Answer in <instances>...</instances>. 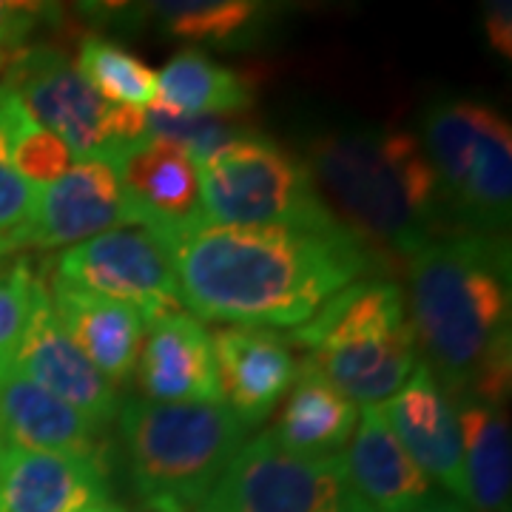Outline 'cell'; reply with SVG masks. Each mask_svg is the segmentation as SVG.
Masks as SVG:
<instances>
[{
  "label": "cell",
  "instance_id": "2",
  "mask_svg": "<svg viewBox=\"0 0 512 512\" xmlns=\"http://www.w3.org/2000/svg\"><path fill=\"white\" fill-rule=\"evenodd\" d=\"M410 328L424 365L456 402L510 396V245L453 231L407 256Z\"/></svg>",
  "mask_w": 512,
  "mask_h": 512
},
{
  "label": "cell",
  "instance_id": "7",
  "mask_svg": "<svg viewBox=\"0 0 512 512\" xmlns=\"http://www.w3.org/2000/svg\"><path fill=\"white\" fill-rule=\"evenodd\" d=\"M194 168L200 180V217L208 225H342L308 163L259 131L220 148Z\"/></svg>",
  "mask_w": 512,
  "mask_h": 512
},
{
  "label": "cell",
  "instance_id": "23",
  "mask_svg": "<svg viewBox=\"0 0 512 512\" xmlns=\"http://www.w3.org/2000/svg\"><path fill=\"white\" fill-rule=\"evenodd\" d=\"M177 114H208L228 117L254 106L251 83L234 69L217 63L214 57L202 55L197 49L177 52L157 74V100Z\"/></svg>",
  "mask_w": 512,
  "mask_h": 512
},
{
  "label": "cell",
  "instance_id": "12",
  "mask_svg": "<svg viewBox=\"0 0 512 512\" xmlns=\"http://www.w3.org/2000/svg\"><path fill=\"white\" fill-rule=\"evenodd\" d=\"M12 365L43 390H49L55 399L77 410L97 430H106L120 410L117 387L60 328L46 282H40L37 288L35 308L12 356Z\"/></svg>",
  "mask_w": 512,
  "mask_h": 512
},
{
  "label": "cell",
  "instance_id": "18",
  "mask_svg": "<svg viewBox=\"0 0 512 512\" xmlns=\"http://www.w3.org/2000/svg\"><path fill=\"white\" fill-rule=\"evenodd\" d=\"M100 433L12 362L0 365V441L37 453L100 458Z\"/></svg>",
  "mask_w": 512,
  "mask_h": 512
},
{
  "label": "cell",
  "instance_id": "28",
  "mask_svg": "<svg viewBox=\"0 0 512 512\" xmlns=\"http://www.w3.org/2000/svg\"><path fill=\"white\" fill-rule=\"evenodd\" d=\"M40 282L43 279L35 274V265L26 256L0 262V365L12 362L18 350Z\"/></svg>",
  "mask_w": 512,
  "mask_h": 512
},
{
  "label": "cell",
  "instance_id": "26",
  "mask_svg": "<svg viewBox=\"0 0 512 512\" xmlns=\"http://www.w3.org/2000/svg\"><path fill=\"white\" fill-rule=\"evenodd\" d=\"M148 9L168 35L211 43H228L259 18L251 0H163Z\"/></svg>",
  "mask_w": 512,
  "mask_h": 512
},
{
  "label": "cell",
  "instance_id": "15",
  "mask_svg": "<svg viewBox=\"0 0 512 512\" xmlns=\"http://www.w3.org/2000/svg\"><path fill=\"white\" fill-rule=\"evenodd\" d=\"M109 501L100 458L37 453L0 441V512H86Z\"/></svg>",
  "mask_w": 512,
  "mask_h": 512
},
{
  "label": "cell",
  "instance_id": "11",
  "mask_svg": "<svg viewBox=\"0 0 512 512\" xmlns=\"http://www.w3.org/2000/svg\"><path fill=\"white\" fill-rule=\"evenodd\" d=\"M117 228H137V214L123 191L117 165L77 160L57 183L37 191L23 248L80 245Z\"/></svg>",
  "mask_w": 512,
  "mask_h": 512
},
{
  "label": "cell",
  "instance_id": "29",
  "mask_svg": "<svg viewBox=\"0 0 512 512\" xmlns=\"http://www.w3.org/2000/svg\"><path fill=\"white\" fill-rule=\"evenodd\" d=\"M37 202V188L26 183L9 163L6 137L0 128V254L23 248L26 228L32 222Z\"/></svg>",
  "mask_w": 512,
  "mask_h": 512
},
{
  "label": "cell",
  "instance_id": "24",
  "mask_svg": "<svg viewBox=\"0 0 512 512\" xmlns=\"http://www.w3.org/2000/svg\"><path fill=\"white\" fill-rule=\"evenodd\" d=\"M0 128L6 137L9 163L37 191L57 183L74 165L69 146L55 131L40 126L20 103L18 94L3 83H0Z\"/></svg>",
  "mask_w": 512,
  "mask_h": 512
},
{
  "label": "cell",
  "instance_id": "8",
  "mask_svg": "<svg viewBox=\"0 0 512 512\" xmlns=\"http://www.w3.org/2000/svg\"><path fill=\"white\" fill-rule=\"evenodd\" d=\"M3 86L18 94L37 123L69 146L74 160L120 163L148 140L146 111L114 106L83 80L66 52L35 46L15 52Z\"/></svg>",
  "mask_w": 512,
  "mask_h": 512
},
{
  "label": "cell",
  "instance_id": "19",
  "mask_svg": "<svg viewBox=\"0 0 512 512\" xmlns=\"http://www.w3.org/2000/svg\"><path fill=\"white\" fill-rule=\"evenodd\" d=\"M342 464L353 490L373 512H404L430 495V481L393 436L382 404H365L359 410Z\"/></svg>",
  "mask_w": 512,
  "mask_h": 512
},
{
  "label": "cell",
  "instance_id": "30",
  "mask_svg": "<svg viewBox=\"0 0 512 512\" xmlns=\"http://www.w3.org/2000/svg\"><path fill=\"white\" fill-rule=\"evenodd\" d=\"M49 20V6L43 3H20L0 0V49L12 52L23 40L35 35L37 26Z\"/></svg>",
  "mask_w": 512,
  "mask_h": 512
},
{
  "label": "cell",
  "instance_id": "6",
  "mask_svg": "<svg viewBox=\"0 0 512 512\" xmlns=\"http://www.w3.org/2000/svg\"><path fill=\"white\" fill-rule=\"evenodd\" d=\"M421 148L436 171L450 228L501 234L510 225L512 134L498 111L470 100L433 106Z\"/></svg>",
  "mask_w": 512,
  "mask_h": 512
},
{
  "label": "cell",
  "instance_id": "16",
  "mask_svg": "<svg viewBox=\"0 0 512 512\" xmlns=\"http://www.w3.org/2000/svg\"><path fill=\"white\" fill-rule=\"evenodd\" d=\"M137 382L148 402H222L211 336L191 313H174L148 325Z\"/></svg>",
  "mask_w": 512,
  "mask_h": 512
},
{
  "label": "cell",
  "instance_id": "3",
  "mask_svg": "<svg viewBox=\"0 0 512 512\" xmlns=\"http://www.w3.org/2000/svg\"><path fill=\"white\" fill-rule=\"evenodd\" d=\"M308 168L365 245L410 256L453 234L439 180L416 134L396 126L342 128L311 140ZM322 194V197H325Z\"/></svg>",
  "mask_w": 512,
  "mask_h": 512
},
{
  "label": "cell",
  "instance_id": "4",
  "mask_svg": "<svg viewBox=\"0 0 512 512\" xmlns=\"http://www.w3.org/2000/svg\"><path fill=\"white\" fill-rule=\"evenodd\" d=\"M285 342L305 350V370L362 407L390 399L419 365L407 299L387 279L348 285Z\"/></svg>",
  "mask_w": 512,
  "mask_h": 512
},
{
  "label": "cell",
  "instance_id": "17",
  "mask_svg": "<svg viewBox=\"0 0 512 512\" xmlns=\"http://www.w3.org/2000/svg\"><path fill=\"white\" fill-rule=\"evenodd\" d=\"M52 308L60 328L114 387L126 384L140 359L146 339V319L131 305L92 291L52 285Z\"/></svg>",
  "mask_w": 512,
  "mask_h": 512
},
{
  "label": "cell",
  "instance_id": "10",
  "mask_svg": "<svg viewBox=\"0 0 512 512\" xmlns=\"http://www.w3.org/2000/svg\"><path fill=\"white\" fill-rule=\"evenodd\" d=\"M55 282L131 305L146 325L183 308L171 259L146 228H117L74 245L57 259Z\"/></svg>",
  "mask_w": 512,
  "mask_h": 512
},
{
  "label": "cell",
  "instance_id": "5",
  "mask_svg": "<svg viewBox=\"0 0 512 512\" xmlns=\"http://www.w3.org/2000/svg\"><path fill=\"white\" fill-rule=\"evenodd\" d=\"M128 470L146 501L200 504L245 447L248 427L225 402H148L120 410Z\"/></svg>",
  "mask_w": 512,
  "mask_h": 512
},
{
  "label": "cell",
  "instance_id": "27",
  "mask_svg": "<svg viewBox=\"0 0 512 512\" xmlns=\"http://www.w3.org/2000/svg\"><path fill=\"white\" fill-rule=\"evenodd\" d=\"M254 128L245 123H234L228 117H208V114H177L163 106L146 109V134L148 140H163L177 146L194 165L208 160L220 148L248 137Z\"/></svg>",
  "mask_w": 512,
  "mask_h": 512
},
{
  "label": "cell",
  "instance_id": "22",
  "mask_svg": "<svg viewBox=\"0 0 512 512\" xmlns=\"http://www.w3.org/2000/svg\"><path fill=\"white\" fill-rule=\"evenodd\" d=\"M356 419V404L313 370L299 367L291 396L271 436L299 456H339L356 430Z\"/></svg>",
  "mask_w": 512,
  "mask_h": 512
},
{
  "label": "cell",
  "instance_id": "31",
  "mask_svg": "<svg viewBox=\"0 0 512 512\" xmlns=\"http://www.w3.org/2000/svg\"><path fill=\"white\" fill-rule=\"evenodd\" d=\"M484 29L490 35V46L501 57H512V6L507 0H495L487 6Z\"/></svg>",
  "mask_w": 512,
  "mask_h": 512
},
{
  "label": "cell",
  "instance_id": "1",
  "mask_svg": "<svg viewBox=\"0 0 512 512\" xmlns=\"http://www.w3.org/2000/svg\"><path fill=\"white\" fill-rule=\"evenodd\" d=\"M151 234L171 259L185 308L234 328H299L379 265L345 225H208L197 211Z\"/></svg>",
  "mask_w": 512,
  "mask_h": 512
},
{
  "label": "cell",
  "instance_id": "32",
  "mask_svg": "<svg viewBox=\"0 0 512 512\" xmlns=\"http://www.w3.org/2000/svg\"><path fill=\"white\" fill-rule=\"evenodd\" d=\"M404 512H473L467 504H461L458 498L453 495H441V493H430L421 498L419 504L407 507Z\"/></svg>",
  "mask_w": 512,
  "mask_h": 512
},
{
  "label": "cell",
  "instance_id": "34",
  "mask_svg": "<svg viewBox=\"0 0 512 512\" xmlns=\"http://www.w3.org/2000/svg\"><path fill=\"white\" fill-rule=\"evenodd\" d=\"M12 57H15V52H6V49H0V72H6V69H9Z\"/></svg>",
  "mask_w": 512,
  "mask_h": 512
},
{
  "label": "cell",
  "instance_id": "25",
  "mask_svg": "<svg viewBox=\"0 0 512 512\" xmlns=\"http://www.w3.org/2000/svg\"><path fill=\"white\" fill-rule=\"evenodd\" d=\"M77 72L94 92L114 106L151 109L157 100V72L114 40L89 35L77 52Z\"/></svg>",
  "mask_w": 512,
  "mask_h": 512
},
{
  "label": "cell",
  "instance_id": "13",
  "mask_svg": "<svg viewBox=\"0 0 512 512\" xmlns=\"http://www.w3.org/2000/svg\"><path fill=\"white\" fill-rule=\"evenodd\" d=\"M382 413L404 453L447 495L464 504V447L456 402L441 390L430 367L419 362L410 379L382 404Z\"/></svg>",
  "mask_w": 512,
  "mask_h": 512
},
{
  "label": "cell",
  "instance_id": "20",
  "mask_svg": "<svg viewBox=\"0 0 512 512\" xmlns=\"http://www.w3.org/2000/svg\"><path fill=\"white\" fill-rule=\"evenodd\" d=\"M117 174L137 225L146 231L177 225L200 211L197 168L171 143L143 140L117 163Z\"/></svg>",
  "mask_w": 512,
  "mask_h": 512
},
{
  "label": "cell",
  "instance_id": "9",
  "mask_svg": "<svg viewBox=\"0 0 512 512\" xmlns=\"http://www.w3.org/2000/svg\"><path fill=\"white\" fill-rule=\"evenodd\" d=\"M197 507L200 512H373L353 490L342 453L299 456L271 433L245 441Z\"/></svg>",
  "mask_w": 512,
  "mask_h": 512
},
{
  "label": "cell",
  "instance_id": "14",
  "mask_svg": "<svg viewBox=\"0 0 512 512\" xmlns=\"http://www.w3.org/2000/svg\"><path fill=\"white\" fill-rule=\"evenodd\" d=\"M222 399L248 430L259 427L296 382L291 345L274 330L220 328L211 333Z\"/></svg>",
  "mask_w": 512,
  "mask_h": 512
},
{
  "label": "cell",
  "instance_id": "33",
  "mask_svg": "<svg viewBox=\"0 0 512 512\" xmlns=\"http://www.w3.org/2000/svg\"><path fill=\"white\" fill-rule=\"evenodd\" d=\"M86 512H137V510H128L126 504H114V501H100V504H94L92 510ZM143 512H185L180 504H171V501H146V510Z\"/></svg>",
  "mask_w": 512,
  "mask_h": 512
},
{
  "label": "cell",
  "instance_id": "21",
  "mask_svg": "<svg viewBox=\"0 0 512 512\" xmlns=\"http://www.w3.org/2000/svg\"><path fill=\"white\" fill-rule=\"evenodd\" d=\"M464 504L473 512H510L512 439L501 407L461 402Z\"/></svg>",
  "mask_w": 512,
  "mask_h": 512
}]
</instances>
